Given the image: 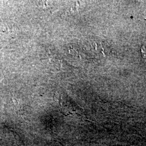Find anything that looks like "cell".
<instances>
[{"label": "cell", "mask_w": 146, "mask_h": 146, "mask_svg": "<svg viewBox=\"0 0 146 146\" xmlns=\"http://www.w3.org/2000/svg\"><path fill=\"white\" fill-rule=\"evenodd\" d=\"M141 53H142V58L144 59L145 61L146 62V43L143 45L141 48Z\"/></svg>", "instance_id": "6da1fadb"}]
</instances>
